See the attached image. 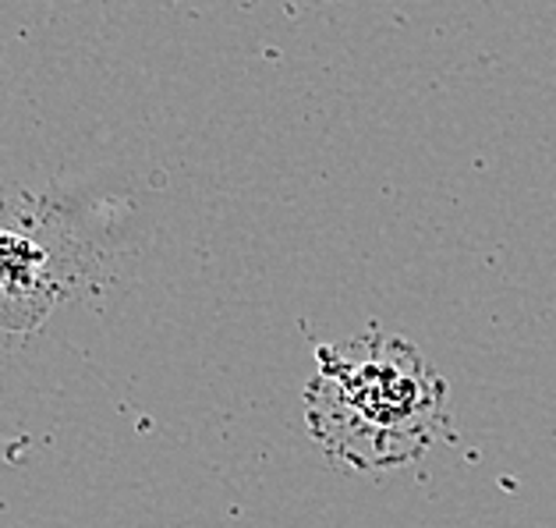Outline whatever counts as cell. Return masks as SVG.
<instances>
[{
  "mask_svg": "<svg viewBox=\"0 0 556 528\" xmlns=\"http://www.w3.org/2000/svg\"><path fill=\"white\" fill-rule=\"evenodd\" d=\"M319 373L305 387L312 437L348 468H393L451 437L446 380L401 337H351L316 348Z\"/></svg>",
  "mask_w": 556,
  "mask_h": 528,
  "instance_id": "1",
  "label": "cell"
}]
</instances>
